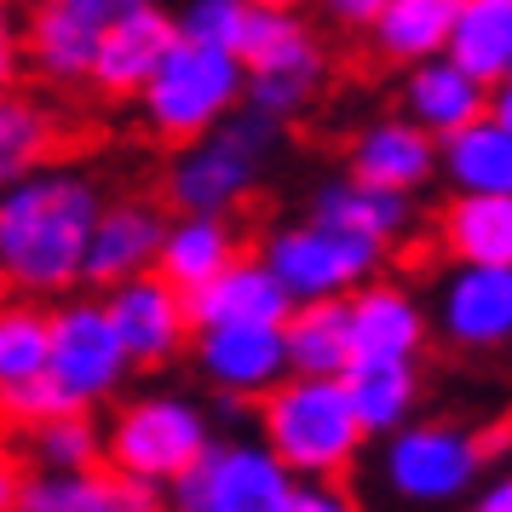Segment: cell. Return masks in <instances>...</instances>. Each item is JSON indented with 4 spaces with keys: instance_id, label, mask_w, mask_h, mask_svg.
<instances>
[{
    "instance_id": "8d00e7d4",
    "label": "cell",
    "mask_w": 512,
    "mask_h": 512,
    "mask_svg": "<svg viewBox=\"0 0 512 512\" xmlns=\"http://www.w3.org/2000/svg\"><path fill=\"white\" fill-rule=\"evenodd\" d=\"M12 75H18V47H12V41L0 35V93L12 87Z\"/></svg>"
},
{
    "instance_id": "8fae6325",
    "label": "cell",
    "mask_w": 512,
    "mask_h": 512,
    "mask_svg": "<svg viewBox=\"0 0 512 512\" xmlns=\"http://www.w3.org/2000/svg\"><path fill=\"white\" fill-rule=\"evenodd\" d=\"M196 369L225 397H265L288 380L282 323H208L196 328Z\"/></svg>"
},
{
    "instance_id": "9a60e30c",
    "label": "cell",
    "mask_w": 512,
    "mask_h": 512,
    "mask_svg": "<svg viewBox=\"0 0 512 512\" xmlns=\"http://www.w3.org/2000/svg\"><path fill=\"white\" fill-rule=\"evenodd\" d=\"M438 328L461 351L512 346V265H461L443 282Z\"/></svg>"
},
{
    "instance_id": "9c48e42d",
    "label": "cell",
    "mask_w": 512,
    "mask_h": 512,
    "mask_svg": "<svg viewBox=\"0 0 512 512\" xmlns=\"http://www.w3.org/2000/svg\"><path fill=\"white\" fill-rule=\"evenodd\" d=\"M478 466H484L478 432L449 426V420H426V426H397L392 432V449H386V484H392L403 501L438 507V501H455V495L472 489Z\"/></svg>"
},
{
    "instance_id": "484cf974",
    "label": "cell",
    "mask_w": 512,
    "mask_h": 512,
    "mask_svg": "<svg viewBox=\"0 0 512 512\" xmlns=\"http://www.w3.org/2000/svg\"><path fill=\"white\" fill-rule=\"evenodd\" d=\"M311 213L328 219V225H346L357 236H374L380 248L397 242V236L415 225V208H409V190H392V185H369V179H334L311 196Z\"/></svg>"
},
{
    "instance_id": "4dcf8cb0",
    "label": "cell",
    "mask_w": 512,
    "mask_h": 512,
    "mask_svg": "<svg viewBox=\"0 0 512 512\" xmlns=\"http://www.w3.org/2000/svg\"><path fill=\"white\" fill-rule=\"evenodd\" d=\"M47 340H52V311H35L29 294L0 300V386H18V380L47 369Z\"/></svg>"
},
{
    "instance_id": "4fadbf2b",
    "label": "cell",
    "mask_w": 512,
    "mask_h": 512,
    "mask_svg": "<svg viewBox=\"0 0 512 512\" xmlns=\"http://www.w3.org/2000/svg\"><path fill=\"white\" fill-rule=\"evenodd\" d=\"M104 133L93 121H75V116H58L47 104H35L24 93H0V185L24 179L35 167H52V162H70V156H87L98 150Z\"/></svg>"
},
{
    "instance_id": "f35d334b",
    "label": "cell",
    "mask_w": 512,
    "mask_h": 512,
    "mask_svg": "<svg viewBox=\"0 0 512 512\" xmlns=\"http://www.w3.org/2000/svg\"><path fill=\"white\" fill-rule=\"evenodd\" d=\"M98 12H104V18H110V12H121V6H133V0H93Z\"/></svg>"
},
{
    "instance_id": "7402d4cb",
    "label": "cell",
    "mask_w": 512,
    "mask_h": 512,
    "mask_svg": "<svg viewBox=\"0 0 512 512\" xmlns=\"http://www.w3.org/2000/svg\"><path fill=\"white\" fill-rule=\"evenodd\" d=\"M351 173L369 179V185H392V190H409V196H415V190L438 173V139L409 116L374 121V127H363L357 144H351Z\"/></svg>"
},
{
    "instance_id": "1f68e13d",
    "label": "cell",
    "mask_w": 512,
    "mask_h": 512,
    "mask_svg": "<svg viewBox=\"0 0 512 512\" xmlns=\"http://www.w3.org/2000/svg\"><path fill=\"white\" fill-rule=\"evenodd\" d=\"M317 87H323V70H254L248 75V104H254L259 116L288 121L311 104Z\"/></svg>"
},
{
    "instance_id": "f546056e",
    "label": "cell",
    "mask_w": 512,
    "mask_h": 512,
    "mask_svg": "<svg viewBox=\"0 0 512 512\" xmlns=\"http://www.w3.org/2000/svg\"><path fill=\"white\" fill-rule=\"evenodd\" d=\"M12 455H29L47 472H64V466H93L104 461V438L87 420V409H58V415H41L35 426L12 432Z\"/></svg>"
},
{
    "instance_id": "7a4b0ae2",
    "label": "cell",
    "mask_w": 512,
    "mask_h": 512,
    "mask_svg": "<svg viewBox=\"0 0 512 512\" xmlns=\"http://www.w3.org/2000/svg\"><path fill=\"white\" fill-rule=\"evenodd\" d=\"M259 403H265V443L294 478L340 484L357 466V449L369 432L351 409L340 374H288Z\"/></svg>"
},
{
    "instance_id": "6da1fadb",
    "label": "cell",
    "mask_w": 512,
    "mask_h": 512,
    "mask_svg": "<svg viewBox=\"0 0 512 512\" xmlns=\"http://www.w3.org/2000/svg\"><path fill=\"white\" fill-rule=\"evenodd\" d=\"M98 190L81 173L12 179L0 190V294H64L81 282L87 236L98 219Z\"/></svg>"
},
{
    "instance_id": "60d3db41",
    "label": "cell",
    "mask_w": 512,
    "mask_h": 512,
    "mask_svg": "<svg viewBox=\"0 0 512 512\" xmlns=\"http://www.w3.org/2000/svg\"><path fill=\"white\" fill-rule=\"evenodd\" d=\"M6 24H12V0H0V35H6Z\"/></svg>"
},
{
    "instance_id": "d6a6232c",
    "label": "cell",
    "mask_w": 512,
    "mask_h": 512,
    "mask_svg": "<svg viewBox=\"0 0 512 512\" xmlns=\"http://www.w3.org/2000/svg\"><path fill=\"white\" fill-rule=\"evenodd\" d=\"M248 0H190V12H185V35H202V41H213V47H231L242 41V29H248Z\"/></svg>"
},
{
    "instance_id": "603a6c76",
    "label": "cell",
    "mask_w": 512,
    "mask_h": 512,
    "mask_svg": "<svg viewBox=\"0 0 512 512\" xmlns=\"http://www.w3.org/2000/svg\"><path fill=\"white\" fill-rule=\"evenodd\" d=\"M461 0H386L369 24V47L380 70H409L420 58L449 47V29H455Z\"/></svg>"
},
{
    "instance_id": "8992f818",
    "label": "cell",
    "mask_w": 512,
    "mask_h": 512,
    "mask_svg": "<svg viewBox=\"0 0 512 512\" xmlns=\"http://www.w3.org/2000/svg\"><path fill=\"white\" fill-rule=\"evenodd\" d=\"M133 369V357L121 346L110 311L98 300H70L52 311V340H47V380L70 409H93L104 397L121 392V380Z\"/></svg>"
},
{
    "instance_id": "ffe728a7",
    "label": "cell",
    "mask_w": 512,
    "mask_h": 512,
    "mask_svg": "<svg viewBox=\"0 0 512 512\" xmlns=\"http://www.w3.org/2000/svg\"><path fill=\"white\" fill-rule=\"evenodd\" d=\"M438 254L455 265H512V196L507 190H461L438 213Z\"/></svg>"
},
{
    "instance_id": "74e56055",
    "label": "cell",
    "mask_w": 512,
    "mask_h": 512,
    "mask_svg": "<svg viewBox=\"0 0 512 512\" xmlns=\"http://www.w3.org/2000/svg\"><path fill=\"white\" fill-rule=\"evenodd\" d=\"M489 93H495V98H489V110H495V116H501V121L512 127V75L501 81V87H489Z\"/></svg>"
},
{
    "instance_id": "e0dca14e",
    "label": "cell",
    "mask_w": 512,
    "mask_h": 512,
    "mask_svg": "<svg viewBox=\"0 0 512 512\" xmlns=\"http://www.w3.org/2000/svg\"><path fill=\"white\" fill-rule=\"evenodd\" d=\"M162 213L150 202H110L98 208L93 236H87V265H81V282H127L139 271H156V254H162Z\"/></svg>"
},
{
    "instance_id": "d4e9b609",
    "label": "cell",
    "mask_w": 512,
    "mask_h": 512,
    "mask_svg": "<svg viewBox=\"0 0 512 512\" xmlns=\"http://www.w3.org/2000/svg\"><path fill=\"white\" fill-rule=\"evenodd\" d=\"M288 374H346L351 369V305L346 294L294 300L282 317Z\"/></svg>"
},
{
    "instance_id": "30bf717a",
    "label": "cell",
    "mask_w": 512,
    "mask_h": 512,
    "mask_svg": "<svg viewBox=\"0 0 512 512\" xmlns=\"http://www.w3.org/2000/svg\"><path fill=\"white\" fill-rule=\"evenodd\" d=\"M104 311H110L121 346L133 357V369H162V363H173L185 351V340L196 334V323H190V294L173 288L162 271H139V277H127V282H110Z\"/></svg>"
},
{
    "instance_id": "d6986e66",
    "label": "cell",
    "mask_w": 512,
    "mask_h": 512,
    "mask_svg": "<svg viewBox=\"0 0 512 512\" xmlns=\"http://www.w3.org/2000/svg\"><path fill=\"white\" fill-rule=\"evenodd\" d=\"M484 104H489V87L472 70H461L449 52H432V58L409 64V81H403V110H409V121H420L432 139L461 133L466 121L484 116Z\"/></svg>"
},
{
    "instance_id": "ba28073f",
    "label": "cell",
    "mask_w": 512,
    "mask_h": 512,
    "mask_svg": "<svg viewBox=\"0 0 512 512\" xmlns=\"http://www.w3.org/2000/svg\"><path fill=\"white\" fill-rule=\"evenodd\" d=\"M294 472L277 461L271 443H208L190 472L173 478L185 512H282Z\"/></svg>"
},
{
    "instance_id": "4316f807",
    "label": "cell",
    "mask_w": 512,
    "mask_h": 512,
    "mask_svg": "<svg viewBox=\"0 0 512 512\" xmlns=\"http://www.w3.org/2000/svg\"><path fill=\"white\" fill-rule=\"evenodd\" d=\"M340 380H346V397L363 420V432H397L420 397L415 357H351V369Z\"/></svg>"
},
{
    "instance_id": "44dd1931",
    "label": "cell",
    "mask_w": 512,
    "mask_h": 512,
    "mask_svg": "<svg viewBox=\"0 0 512 512\" xmlns=\"http://www.w3.org/2000/svg\"><path fill=\"white\" fill-rule=\"evenodd\" d=\"M351 357H420L426 311L397 282H357L351 294Z\"/></svg>"
},
{
    "instance_id": "7c38bea8",
    "label": "cell",
    "mask_w": 512,
    "mask_h": 512,
    "mask_svg": "<svg viewBox=\"0 0 512 512\" xmlns=\"http://www.w3.org/2000/svg\"><path fill=\"white\" fill-rule=\"evenodd\" d=\"M173 35H179V24L167 18L162 6H150V0L121 6V12H110L104 29H98V52H93L87 81H93L104 98H139L144 81L162 64V52L173 47Z\"/></svg>"
},
{
    "instance_id": "83f0119b",
    "label": "cell",
    "mask_w": 512,
    "mask_h": 512,
    "mask_svg": "<svg viewBox=\"0 0 512 512\" xmlns=\"http://www.w3.org/2000/svg\"><path fill=\"white\" fill-rule=\"evenodd\" d=\"M443 52L484 87H501L512 75V0H461Z\"/></svg>"
},
{
    "instance_id": "277c9868",
    "label": "cell",
    "mask_w": 512,
    "mask_h": 512,
    "mask_svg": "<svg viewBox=\"0 0 512 512\" xmlns=\"http://www.w3.org/2000/svg\"><path fill=\"white\" fill-rule=\"evenodd\" d=\"M277 127L282 121L259 116V110L225 116L213 133L179 150V162L167 173V202L179 213H231L254 190L259 167L277 144Z\"/></svg>"
},
{
    "instance_id": "2e32d148",
    "label": "cell",
    "mask_w": 512,
    "mask_h": 512,
    "mask_svg": "<svg viewBox=\"0 0 512 512\" xmlns=\"http://www.w3.org/2000/svg\"><path fill=\"white\" fill-rule=\"evenodd\" d=\"M18 507L24 512H150L156 507V484H139V478L116 472L110 461H93V466H64V472L24 478Z\"/></svg>"
},
{
    "instance_id": "ab89813d",
    "label": "cell",
    "mask_w": 512,
    "mask_h": 512,
    "mask_svg": "<svg viewBox=\"0 0 512 512\" xmlns=\"http://www.w3.org/2000/svg\"><path fill=\"white\" fill-rule=\"evenodd\" d=\"M248 6H282V12H294L300 0H248Z\"/></svg>"
},
{
    "instance_id": "d590c367",
    "label": "cell",
    "mask_w": 512,
    "mask_h": 512,
    "mask_svg": "<svg viewBox=\"0 0 512 512\" xmlns=\"http://www.w3.org/2000/svg\"><path fill=\"white\" fill-rule=\"evenodd\" d=\"M478 507H484V512H512V478H501V484H489L484 495H478Z\"/></svg>"
},
{
    "instance_id": "5b68a950",
    "label": "cell",
    "mask_w": 512,
    "mask_h": 512,
    "mask_svg": "<svg viewBox=\"0 0 512 512\" xmlns=\"http://www.w3.org/2000/svg\"><path fill=\"white\" fill-rule=\"evenodd\" d=\"M202 449H208V420L196 415L185 397H139L104 432V461L156 489L173 484L179 472H190V461Z\"/></svg>"
},
{
    "instance_id": "ac0fdd59",
    "label": "cell",
    "mask_w": 512,
    "mask_h": 512,
    "mask_svg": "<svg viewBox=\"0 0 512 512\" xmlns=\"http://www.w3.org/2000/svg\"><path fill=\"white\" fill-rule=\"evenodd\" d=\"M288 305H294V294L277 282L265 254H236L219 277L190 294V323H282Z\"/></svg>"
},
{
    "instance_id": "3957f363",
    "label": "cell",
    "mask_w": 512,
    "mask_h": 512,
    "mask_svg": "<svg viewBox=\"0 0 512 512\" xmlns=\"http://www.w3.org/2000/svg\"><path fill=\"white\" fill-rule=\"evenodd\" d=\"M248 93V70L231 47H213L202 35H173V47L162 52L156 75L144 81L139 110L150 139L167 150H185L202 133H213L219 121L236 110V98Z\"/></svg>"
},
{
    "instance_id": "e575fe53",
    "label": "cell",
    "mask_w": 512,
    "mask_h": 512,
    "mask_svg": "<svg viewBox=\"0 0 512 512\" xmlns=\"http://www.w3.org/2000/svg\"><path fill=\"white\" fill-rule=\"evenodd\" d=\"M18 489H24V472H18V461H12V449L0 455V512L18 507Z\"/></svg>"
},
{
    "instance_id": "f1b7e54d",
    "label": "cell",
    "mask_w": 512,
    "mask_h": 512,
    "mask_svg": "<svg viewBox=\"0 0 512 512\" xmlns=\"http://www.w3.org/2000/svg\"><path fill=\"white\" fill-rule=\"evenodd\" d=\"M438 162L455 190H507L512 196V127L489 110L443 139Z\"/></svg>"
},
{
    "instance_id": "836d02e7",
    "label": "cell",
    "mask_w": 512,
    "mask_h": 512,
    "mask_svg": "<svg viewBox=\"0 0 512 512\" xmlns=\"http://www.w3.org/2000/svg\"><path fill=\"white\" fill-rule=\"evenodd\" d=\"M380 6H386V0H323V12H328L340 29H369Z\"/></svg>"
},
{
    "instance_id": "5bb4252c",
    "label": "cell",
    "mask_w": 512,
    "mask_h": 512,
    "mask_svg": "<svg viewBox=\"0 0 512 512\" xmlns=\"http://www.w3.org/2000/svg\"><path fill=\"white\" fill-rule=\"evenodd\" d=\"M98 29H104V12L93 0H41L18 35V58L52 87H75L93 70Z\"/></svg>"
},
{
    "instance_id": "52a82bcc",
    "label": "cell",
    "mask_w": 512,
    "mask_h": 512,
    "mask_svg": "<svg viewBox=\"0 0 512 512\" xmlns=\"http://www.w3.org/2000/svg\"><path fill=\"white\" fill-rule=\"evenodd\" d=\"M265 265L277 271V282L294 300H328V294H351L357 282H369V271L380 265V242L311 213V225H288L265 242Z\"/></svg>"
},
{
    "instance_id": "cb8c5ba5",
    "label": "cell",
    "mask_w": 512,
    "mask_h": 512,
    "mask_svg": "<svg viewBox=\"0 0 512 512\" xmlns=\"http://www.w3.org/2000/svg\"><path fill=\"white\" fill-rule=\"evenodd\" d=\"M236 254H242V236L231 231L225 213H179V225H167V236H162L156 271H162L173 288L196 294V288L219 277Z\"/></svg>"
}]
</instances>
